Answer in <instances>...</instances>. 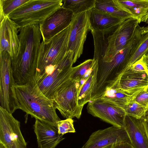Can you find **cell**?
Here are the masks:
<instances>
[{
	"label": "cell",
	"mask_w": 148,
	"mask_h": 148,
	"mask_svg": "<svg viewBox=\"0 0 148 148\" xmlns=\"http://www.w3.org/2000/svg\"><path fill=\"white\" fill-rule=\"evenodd\" d=\"M20 46L17 55L12 60L16 84L27 83L34 76L37 66L42 36L39 25L19 29Z\"/></svg>",
	"instance_id": "6da1fadb"
},
{
	"label": "cell",
	"mask_w": 148,
	"mask_h": 148,
	"mask_svg": "<svg viewBox=\"0 0 148 148\" xmlns=\"http://www.w3.org/2000/svg\"><path fill=\"white\" fill-rule=\"evenodd\" d=\"M18 109L38 119L57 127L61 120L52 101L46 97L39 87L34 77L23 84H16Z\"/></svg>",
	"instance_id": "7a4b0ae2"
},
{
	"label": "cell",
	"mask_w": 148,
	"mask_h": 148,
	"mask_svg": "<svg viewBox=\"0 0 148 148\" xmlns=\"http://www.w3.org/2000/svg\"><path fill=\"white\" fill-rule=\"evenodd\" d=\"M70 25L52 38L42 40L34 75L37 83L50 74L65 58L67 51Z\"/></svg>",
	"instance_id": "3957f363"
},
{
	"label": "cell",
	"mask_w": 148,
	"mask_h": 148,
	"mask_svg": "<svg viewBox=\"0 0 148 148\" xmlns=\"http://www.w3.org/2000/svg\"><path fill=\"white\" fill-rule=\"evenodd\" d=\"M142 27L138 25L127 46L113 57L97 62L96 81L99 84L109 87L114 84L125 71L129 60L140 39Z\"/></svg>",
	"instance_id": "277c9868"
},
{
	"label": "cell",
	"mask_w": 148,
	"mask_h": 148,
	"mask_svg": "<svg viewBox=\"0 0 148 148\" xmlns=\"http://www.w3.org/2000/svg\"><path fill=\"white\" fill-rule=\"evenodd\" d=\"M62 4V0H29L8 16L19 29L40 25Z\"/></svg>",
	"instance_id": "5b68a950"
},
{
	"label": "cell",
	"mask_w": 148,
	"mask_h": 148,
	"mask_svg": "<svg viewBox=\"0 0 148 148\" xmlns=\"http://www.w3.org/2000/svg\"><path fill=\"white\" fill-rule=\"evenodd\" d=\"M73 63L72 52L67 51L66 55L52 72L37 83L43 94L52 100L67 84L71 80Z\"/></svg>",
	"instance_id": "8992f818"
},
{
	"label": "cell",
	"mask_w": 148,
	"mask_h": 148,
	"mask_svg": "<svg viewBox=\"0 0 148 148\" xmlns=\"http://www.w3.org/2000/svg\"><path fill=\"white\" fill-rule=\"evenodd\" d=\"M0 54V107L12 114L18 109L11 58L5 51Z\"/></svg>",
	"instance_id": "52a82bcc"
},
{
	"label": "cell",
	"mask_w": 148,
	"mask_h": 148,
	"mask_svg": "<svg viewBox=\"0 0 148 148\" xmlns=\"http://www.w3.org/2000/svg\"><path fill=\"white\" fill-rule=\"evenodd\" d=\"M80 82L71 79L66 86L53 99L56 109L66 119H79L83 108L78 102Z\"/></svg>",
	"instance_id": "ba28073f"
},
{
	"label": "cell",
	"mask_w": 148,
	"mask_h": 148,
	"mask_svg": "<svg viewBox=\"0 0 148 148\" xmlns=\"http://www.w3.org/2000/svg\"><path fill=\"white\" fill-rule=\"evenodd\" d=\"M0 143L5 148H26L20 123L12 114L0 107Z\"/></svg>",
	"instance_id": "9c48e42d"
},
{
	"label": "cell",
	"mask_w": 148,
	"mask_h": 148,
	"mask_svg": "<svg viewBox=\"0 0 148 148\" xmlns=\"http://www.w3.org/2000/svg\"><path fill=\"white\" fill-rule=\"evenodd\" d=\"M70 26L67 51L73 52L74 64L82 54L87 34L91 30L88 11L74 15Z\"/></svg>",
	"instance_id": "30bf717a"
},
{
	"label": "cell",
	"mask_w": 148,
	"mask_h": 148,
	"mask_svg": "<svg viewBox=\"0 0 148 148\" xmlns=\"http://www.w3.org/2000/svg\"><path fill=\"white\" fill-rule=\"evenodd\" d=\"M87 109L93 116L113 126L124 128L126 114L123 108L97 99L88 103Z\"/></svg>",
	"instance_id": "8fae6325"
},
{
	"label": "cell",
	"mask_w": 148,
	"mask_h": 148,
	"mask_svg": "<svg viewBox=\"0 0 148 148\" xmlns=\"http://www.w3.org/2000/svg\"><path fill=\"white\" fill-rule=\"evenodd\" d=\"M123 142L130 143L125 129L112 126L93 132L81 148H110L114 144Z\"/></svg>",
	"instance_id": "7c38bea8"
},
{
	"label": "cell",
	"mask_w": 148,
	"mask_h": 148,
	"mask_svg": "<svg viewBox=\"0 0 148 148\" xmlns=\"http://www.w3.org/2000/svg\"><path fill=\"white\" fill-rule=\"evenodd\" d=\"M74 15L71 11L62 6L58 9L39 25L42 40L52 38L69 27Z\"/></svg>",
	"instance_id": "4fadbf2b"
},
{
	"label": "cell",
	"mask_w": 148,
	"mask_h": 148,
	"mask_svg": "<svg viewBox=\"0 0 148 148\" xmlns=\"http://www.w3.org/2000/svg\"><path fill=\"white\" fill-rule=\"evenodd\" d=\"M19 27L8 16L0 21V52L5 51L14 59L17 54L20 46Z\"/></svg>",
	"instance_id": "5bb4252c"
},
{
	"label": "cell",
	"mask_w": 148,
	"mask_h": 148,
	"mask_svg": "<svg viewBox=\"0 0 148 148\" xmlns=\"http://www.w3.org/2000/svg\"><path fill=\"white\" fill-rule=\"evenodd\" d=\"M38 148H55L64 139L57 127L36 119L34 125Z\"/></svg>",
	"instance_id": "9a60e30c"
},
{
	"label": "cell",
	"mask_w": 148,
	"mask_h": 148,
	"mask_svg": "<svg viewBox=\"0 0 148 148\" xmlns=\"http://www.w3.org/2000/svg\"><path fill=\"white\" fill-rule=\"evenodd\" d=\"M124 128L134 148H148V137L141 119L126 115Z\"/></svg>",
	"instance_id": "2e32d148"
},
{
	"label": "cell",
	"mask_w": 148,
	"mask_h": 148,
	"mask_svg": "<svg viewBox=\"0 0 148 148\" xmlns=\"http://www.w3.org/2000/svg\"><path fill=\"white\" fill-rule=\"evenodd\" d=\"M145 88L124 90L120 88L116 82L97 99L123 108L127 104L134 100L138 93Z\"/></svg>",
	"instance_id": "e0dca14e"
},
{
	"label": "cell",
	"mask_w": 148,
	"mask_h": 148,
	"mask_svg": "<svg viewBox=\"0 0 148 148\" xmlns=\"http://www.w3.org/2000/svg\"><path fill=\"white\" fill-rule=\"evenodd\" d=\"M124 90H133L148 86V76L146 72H135L126 69L116 82Z\"/></svg>",
	"instance_id": "ac0fdd59"
},
{
	"label": "cell",
	"mask_w": 148,
	"mask_h": 148,
	"mask_svg": "<svg viewBox=\"0 0 148 148\" xmlns=\"http://www.w3.org/2000/svg\"><path fill=\"white\" fill-rule=\"evenodd\" d=\"M117 7L137 19L143 21L148 13V0H114Z\"/></svg>",
	"instance_id": "d6986e66"
},
{
	"label": "cell",
	"mask_w": 148,
	"mask_h": 148,
	"mask_svg": "<svg viewBox=\"0 0 148 148\" xmlns=\"http://www.w3.org/2000/svg\"><path fill=\"white\" fill-rule=\"evenodd\" d=\"M88 17L91 30L106 29L120 24L125 20L95 8L88 11Z\"/></svg>",
	"instance_id": "ffe728a7"
},
{
	"label": "cell",
	"mask_w": 148,
	"mask_h": 148,
	"mask_svg": "<svg viewBox=\"0 0 148 148\" xmlns=\"http://www.w3.org/2000/svg\"><path fill=\"white\" fill-rule=\"evenodd\" d=\"M95 60L96 62L90 74L79 90L78 104L82 108L86 104L92 100V93L98 68L97 61Z\"/></svg>",
	"instance_id": "44dd1931"
},
{
	"label": "cell",
	"mask_w": 148,
	"mask_h": 148,
	"mask_svg": "<svg viewBox=\"0 0 148 148\" xmlns=\"http://www.w3.org/2000/svg\"><path fill=\"white\" fill-rule=\"evenodd\" d=\"M94 8L104 11L113 16L124 20L132 18L130 14L118 8L114 0H96Z\"/></svg>",
	"instance_id": "7402d4cb"
},
{
	"label": "cell",
	"mask_w": 148,
	"mask_h": 148,
	"mask_svg": "<svg viewBox=\"0 0 148 148\" xmlns=\"http://www.w3.org/2000/svg\"><path fill=\"white\" fill-rule=\"evenodd\" d=\"M96 2V0H64L62 7L71 10L75 15L94 8Z\"/></svg>",
	"instance_id": "603a6c76"
},
{
	"label": "cell",
	"mask_w": 148,
	"mask_h": 148,
	"mask_svg": "<svg viewBox=\"0 0 148 148\" xmlns=\"http://www.w3.org/2000/svg\"><path fill=\"white\" fill-rule=\"evenodd\" d=\"M96 60L89 59L79 65L73 67L70 78L73 80L84 82L90 74Z\"/></svg>",
	"instance_id": "cb8c5ba5"
},
{
	"label": "cell",
	"mask_w": 148,
	"mask_h": 148,
	"mask_svg": "<svg viewBox=\"0 0 148 148\" xmlns=\"http://www.w3.org/2000/svg\"><path fill=\"white\" fill-rule=\"evenodd\" d=\"M148 52V32L142 35L129 60L125 70Z\"/></svg>",
	"instance_id": "d4e9b609"
},
{
	"label": "cell",
	"mask_w": 148,
	"mask_h": 148,
	"mask_svg": "<svg viewBox=\"0 0 148 148\" xmlns=\"http://www.w3.org/2000/svg\"><path fill=\"white\" fill-rule=\"evenodd\" d=\"M29 0H0V21Z\"/></svg>",
	"instance_id": "484cf974"
},
{
	"label": "cell",
	"mask_w": 148,
	"mask_h": 148,
	"mask_svg": "<svg viewBox=\"0 0 148 148\" xmlns=\"http://www.w3.org/2000/svg\"><path fill=\"white\" fill-rule=\"evenodd\" d=\"M123 108L126 115L138 119L144 116L147 113L144 108L134 100L127 104Z\"/></svg>",
	"instance_id": "4316f807"
},
{
	"label": "cell",
	"mask_w": 148,
	"mask_h": 148,
	"mask_svg": "<svg viewBox=\"0 0 148 148\" xmlns=\"http://www.w3.org/2000/svg\"><path fill=\"white\" fill-rule=\"evenodd\" d=\"M74 122L73 120L71 118L66 119L59 121L57 123L58 134L64 135L68 133L75 132L76 131L74 127Z\"/></svg>",
	"instance_id": "83f0119b"
},
{
	"label": "cell",
	"mask_w": 148,
	"mask_h": 148,
	"mask_svg": "<svg viewBox=\"0 0 148 148\" xmlns=\"http://www.w3.org/2000/svg\"><path fill=\"white\" fill-rule=\"evenodd\" d=\"M147 87L139 92L134 99L135 101L144 108L147 112L148 111V92L146 90Z\"/></svg>",
	"instance_id": "f1b7e54d"
},
{
	"label": "cell",
	"mask_w": 148,
	"mask_h": 148,
	"mask_svg": "<svg viewBox=\"0 0 148 148\" xmlns=\"http://www.w3.org/2000/svg\"><path fill=\"white\" fill-rule=\"evenodd\" d=\"M128 68L135 72H146L147 70L146 67L142 57Z\"/></svg>",
	"instance_id": "f546056e"
},
{
	"label": "cell",
	"mask_w": 148,
	"mask_h": 148,
	"mask_svg": "<svg viewBox=\"0 0 148 148\" xmlns=\"http://www.w3.org/2000/svg\"><path fill=\"white\" fill-rule=\"evenodd\" d=\"M110 148H134L131 144L128 142H123L114 144Z\"/></svg>",
	"instance_id": "4dcf8cb0"
},
{
	"label": "cell",
	"mask_w": 148,
	"mask_h": 148,
	"mask_svg": "<svg viewBox=\"0 0 148 148\" xmlns=\"http://www.w3.org/2000/svg\"><path fill=\"white\" fill-rule=\"evenodd\" d=\"M148 137V115H145L141 119Z\"/></svg>",
	"instance_id": "1f68e13d"
},
{
	"label": "cell",
	"mask_w": 148,
	"mask_h": 148,
	"mask_svg": "<svg viewBox=\"0 0 148 148\" xmlns=\"http://www.w3.org/2000/svg\"><path fill=\"white\" fill-rule=\"evenodd\" d=\"M142 57L146 67L147 69L148 70V52L144 55Z\"/></svg>",
	"instance_id": "d6a6232c"
},
{
	"label": "cell",
	"mask_w": 148,
	"mask_h": 148,
	"mask_svg": "<svg viewBox=\"0 0 148 148\" xmlns=\"http://www.w3.org/2000/svg\"><path fill=\"white\" fill-rule=\"evenodd\" d=\"M148 32V25L145 27H142L141 30L142 34H145Z\"/></svg>",
	"instance_id": "836d02e7"
},
{
	"label": "cell",
	"mask_w": 148,
	"mask_h": 148,
	"mask_svg": "<svg viewBox=\"0 0 148 148\" xmlns=\"http://www.w3.org/2000/svg\"><path fill=\"white\" fill-rule=\"evenodd\" d=\"M148 14H147V16H146V17L145 18L143 22H146V20L148 19Z\"/></svg>",
	"instance_id": "e575fe53"
},
{
	"label": "cell",
	"mask_w": 148,
	"mask_h": 148,
	"mask_svg": "<svg viewBox=\"0 0 148 148\" xmlns=\"http://www.w3.org/2000/svg\"><path fill=\"white\" fill-rule=\"evenodd\" d=\"M0 148H5L3 145L0 143Z\"/></svg>",
	"instance_id": "d590c367"
},
{
	"label": "cell",
	"mask_w": 148,
	"mask_h": 148,
	"mask_svg": "<svg viewBox=\"0 0 148 148\" xmlns=\"http://www.w3.org/2000/svg\"><path fill=\"white\" fill-rule=\"evenodd\" d=\"M146 73L147 74V75L148 76V70H147H147H146Z\"/></svg>",
	"instance_id": "8d00e7d4"
},
{
	"label": "cell",
	"mask_w": 148,
	"mask_h": 148,
	"mask_svg": "<svg viewBox=\"0 0 148 148\" xmlns=\"http://www.w3.org/2000/svg\"><path fill=\"white\" fill-rule=\"evenodd\" d=\"M146 23H148V18L145 22Z\"/></svg>",
	"instance_id": "74e56055"
},
{
	"label": "cell",
	"mask_w": 148,
	"mask_h": 148,
	"mask_svg": "<svg viewBox=\"0 0 148 148\" xmlns=\"http://www.w3.org/2000/svg\"><path fill=\"white\" fill-rule=\"evenodd\" d=\"M146 90L147 92H148V86L146 88Z\"/></svg>",
	"instance_id": "f35d334b"
}]
</instances>
